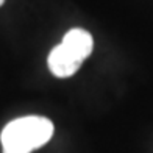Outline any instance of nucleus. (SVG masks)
<instances>
[{"mask_svg":"<svg viewBox=\"0 0 153 153\" xmlns=\"http://www.w3.org/2000/svg\"><path fill=\"white\" fill-rule=\"evenodd\" d=\"M53 136V123L47 117L27 116L11 120L2 131L3 153H30Z\"/></svg>","mask_w":153,"mask_h":153,"instance_id":"nucleus-1","label":"nucleus"},{"mask_svg":"<svg viewBox=\"0 0 153 153\" xmlns=\"http://www.w3.org/2000/svg\"><path fill=\"white\" fill-rule=\"evenodd\" d=\"M47 64L55 76L67 78V76H72L80 69V66L83 64V59L76 56L72 50H69L66 45L59 44L53 47V50L50 52Z\"/></svg>","mask_w":153,"mask_h":153,"instance_id":"nucleus-2","label":"nucleus"},{"mask_svg":"<svg viewBox=\"0 0 153 153\" xmlns=\"http://www.w3.org/2000/svg\"><path fill=\"white\" fill-rule=\"evenodd\" d=\"M61 44L66 45L69 50H72L76 56L85 61L89 55H91L92 48H94V39L86 30L72 28L64 34Z\"/></svg>","mask_w":153,"mask_h":153,"instance_id":"nucleus-3","label":"nucleus"},{"mask_svg":"<svg viewBox=\"0 0 153 153\" xmlns=\"http://www.w3.org/2000/svg\"><path fill=\"white\" fill-rule=\"evenodd\" d=\"M3 3H5V0H0V6H2Z\"/></svg>","mask_w":153,"mask_h":153,"instance_id":"nucleus-4","label":"nucleus"}]
</instances>
